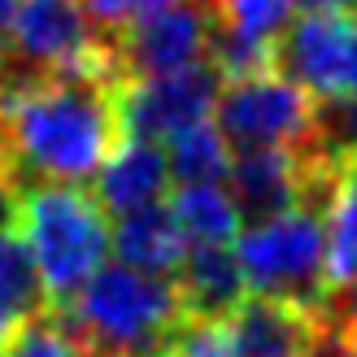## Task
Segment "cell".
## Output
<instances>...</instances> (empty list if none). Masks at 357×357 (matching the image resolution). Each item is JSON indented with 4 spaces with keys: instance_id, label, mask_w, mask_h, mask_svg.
Returning a JSON list of instances; mask_svg holds the SVG:
<instances>
[{
    "instance_id": "6da1fadb",
    "label": "cell",
    "mask_w": 357,
    "mask_h": 357,
    "mask_svg": "<svg viewBox=\"0 0 357 357\" xmlns=\"http://www.w3.org/2000/svg\"><path fill=\"white\" fill-rule=\"evenodd\" d=\"M118 61L31 70L0 57V139L17 174L40 183H87L122 144Z\"/></svg>"
},
{
    "instance_id": "7a4b0ae2",
    "label": "cell",
    "mask_w": 357,
    "mask_h": 357,
    "mask_svg": "<svg viewBox=\"0 0 357 357\" xmlns=\"http://www.w3.org/2000/svg\"><path fill=\"white\" fill-rule=\"evenodd\" d=\"M87 344V353L114 357H162L170 335L188 318L178 283L170 275L135 266H100L70 305L52 310Z\"/></svg>"
},
{
    "instance_id": "3957f363",
    "label": "cell",
    "mask_w": 357,
    "mask_h": 357,
    "mask_svg": "<svg viewBox=\"0 0 357 357\" xmlns=\"http://www.w3.org/2000/svg\"><path fill=\"white\" fill-rule=\"evenodd\" d=\"M17 236L31 248L35 271L44 279L48 310L70 305L114 248V231L105 222V205L79 192L75 183H35L22 188Z\"/></svg>"
},
{
    "instance_id": "277c9868",
    "label": "cell",
    "mask_w": 357,
    "mask_h": 357,
    "mask_svg": "<svg viewBox=\"0 0 357 357\" xmlns=\"http://www.w3.org/2000/svg\"><path fill=\"white\" fill-rule=\"evenodd\" d=\"M236 257L248 292L283 296L310 310H327V209L296 205L275 218H257L236 236Z\"/></svg>"
},
{
    "instance_id": "5b68a950",
    "label": "cell",
    "mask_w": 357,
    "mask_h": 357,
    "mask_svg": "<svg viewBox=\"0 0 357 357\" xmlns=\"http://www.w3.org/2000/svg\"><path fill=\"white\" fill-rule=\"evenodd\" d=\"M218 131L231 149H301L310 139L314 100L305 87L292 83L283 70H257L244 79H227L213 105Z\"/></svg>"
},
{
    "instance_id": "8992f818",
    "label": "cell",
    "mask_w": 357,
    "mask_h": 357,
    "mask_svg": "<svg viewBox=\"0 0 357 357\" xmlns=\"http://www.w3.org/2000/svg\"><path fill=\"white\" fill-rule=\"evenodd\" d=\"M213 35H218V9L213 0H166L162 9L144 13L122 35H114V61L122 79H157L178 75L209 61Z\"/></svg>"
},
{
    "instance_id": "52a82bcc",
    "label": "cell",
    "mask_w": 357,
    "mask_h": 357,
    "mask_svg": "<svg viewBox=\"0 0 357 357\" xmlns=\"http://www.w3.org/2000/svg\"><path fill=\"white\" fill-rule=\"evenodd\" d=\"M222 70L213 61H201L178 75L157 79H122L118 83V127L122 139H149V144H170L196 122H209L213 105L222 96Z\"/></svg>"
},
{
    "instance_id": "ba28073f",
    "label": "cell",
    "mask_w": 357,
    "mask_h": 357,
    "mask_svg": "<svg viewBox=\"0 0 357 357\" xmlns=\"http://www.w3.org/2000/svg\"><path fill=\"white\" fill-rule=\"evenodd\" d=\"M275 70L305 92L357 96V13H301L275 44Z\"/></svg>"
},
{
    "instance_id": "9c48e42d",
    "label": "cell",
    "mask_w": 357,
    "mask_h": 357,
    "mask_svg": "<svg viewBox=\"0 0 357 357\" xmlns=\"http://www.w3.org/2000/svg\"><path fill=\"white\" fill-rule=\"evenodd\" d=\"M5 57L31 70H75L114 61V48L96 35L83 0H22Z\"/></svg>"
},
{
    "instance_id": "30bf717a",
    "label": "cell",
    "mask_w": 357,
    "mask_h": 357,
    "mask_svg": "<svg viewBox=\"0 0 357 357\" xmlns=\"http://www.w3.org/2000/svg\"><path fill=\"white\" fill-rule=\"evenodd\" d=\"M227 331L236 357H323V349L331 344L327 310L261 292H248L227 314Z\"/></svg>"
},
{
    "instance_id": "8fae6325",
    "label": "cell",
    "mask_w": 357,
    "mask_h": 357,
    "mask_svg": "<svg viewBox=\"0 0 357 357\" xmlns=\"http://www.w3.org/2000/svg\"><path fill=\"white\" fill-rule=\"evenodd\" d=\"M170 188V157L162 153V144L149 139H122L114 149V157L100 166L96 178V201L105 205V213H135L149 205H162V196Z\"/></svg>"
},
{
    "instance_id": "7c38bea8",
    "label": "cell",
    "mask_w": 357,
    "mask_h": 357,
    "mask_svg": "<svg viewBox=\"0 0 357 357\" xmlns=\"http://www.w3.org/2000/svg\"><path fill=\"white\" fill-rule=\"evenodd\" d=\"M174 283L183 296V310L201 318H227L248 296L240 257L227 244H188Z\"/></svg>"
},
{
    "instance_id": "4fadbf2b",
    "label": "cell",
    "mask_w": 357,
    "mask_h": 357,
    "mask_svg": "<svg viewBox=\"0 0 357 357\" xmlns=\"http://www.w3.org/2000/svg\"><path fill=\"white\" fill-rule=\"evenodd\" d=\"M114 253L135 266V271H153V275H178L188 253V236L178 227L170 205H149L135 213H122L114 227Z\"/></svg>"
},
{
    "instance_id": "5bb4252c",
    "label": "cell",
    "mask_w": 357,
    "mask_h": 357,
    "mask_svg": "<svg viewBox=\"0 0 357 357\" xmlns=\"http://www.w3.org/2000/svg\"><path fill=\"white\" fill-rule=\"evenodd\" d=\"M170 209L188 244H231L240 236V205L222 183H178Z\"/></svg>"
},
{
    "instance_id": "9a60e30c",
    "label": "cell",
    "mask_w": 357,
    "mask_h": 357,
    "mask_svg": "<svg viewBox=\"0 0 357 357\" xmlns=\"http://www.w3.org/2000/svg\"><path fill=\"white\" fill-rule=\"evenodd\" d=\"M44 310H48V292L40 271H35L31 248L22 244L17 231H0V318L17 323V318H31Z\"/></svg>"
},
{
    "instance_id": "2e32d148",
    "label": "cell",
    "mask_w": 357,
    "mask_h": 357,
    "mask_svg": "<svg viewBox=\"0 0 357 357\" xmlns=\"http://www.w3.org/2000/svg\"><path fill=\"white\" fill-rule=\"evenodd\" d=\"M170 174L178 183H222L231 174V144L218 122H196L166 144Z\"/></svg>"
},
{
    "instance_id": "e0dca14e",
    "label": "cell",
    "mask_w": 357,
    "mask_h": 357,
    "mask_svg": "<svg viewBox=\"0 0 357 357\" xmlns=\"http://www.w3.org/2000/svg\"><path fill=\"white\" fill-rule=\"evenodd\" d=\"M0 357H87V344L52 310H44L5 327Z\"/></svg>"
},
{
    "instance_id": "ac0fdd59",
    "label": "cell",
    "mask_w": 357,
    "mask_h": 357,
    "mask_svg": "<svg viewBox=\"0 0 357 357\" xmlns=\"http://www.w3.org/2000/svg\"><path fill=\"white\" fill-rule=\"evenodd\" d=\"M162 357H236L231 353V331H227V318H201V314H188L178 331L170 335V344Z\"/></svg>"
},
{
    "instance_id": "d6986e66",
    "label": "cell",
    "mask_w": 357,
    "mask_h": 357,
    "mask_svg": "<svg viewBox=\"0 0 357 357\" xmlns=\"http://www.w3.org/2000/svg\"><path fill=\"white\" fill-rule=\"evenodd\" d=\"M166 0H83L87 17H92V26L105 31V40H114V35H122L131 22H139L144 13L162 9Z\"/></svg>"
},
{
    "instance_id": "ffe728a7",
    "label": "cell",
    "mask_w": 357,
    "mask_h": 357,
    "mask_svg": "<svg viewBox=\"0 0 357 357\" xmlns=\"http://www.w3.org/2000/svg\"><path fill=\"white\" fill-rule=\"evenodd\" d=\"M22 174H17L13 157L0 139V231H13L17 227V205H22Z\"/></svg>"
},
{
    "instance_id": "44dd1931",
    "label": "cell",
    "mask_w": 357,
    "mask_h": 357,
    "mask_svg": "<svg viewBox=\"0 0 357 357\" xmlns=\"http://www.w3.org/2000/svg\"><path fill=\"white\" fill-rule=\"evenodd\" d=\"M327 318H331V314H327ZM331 344H335V349H344L349 357H357V310L331 318Z\"/></svg>"
},
{
    "instance_id": "7402d4cb",
    "label": "cell",
    "mask_w": 357,
    "mask_h": 357,
    "mask_svg": "<svg viewBox=\"0 0 357 357\" xmlns=\"http://www.w3.org/2000/svg\"><path fill=\"white\" fill-rule=\"evenodd\" d=\"M17 5H22V0H0V57H5V52H9V44H13Z\"/></svg>"
},
{
    "instance_id": "603a6c76",
    "label": "cell",
    "mask_w": 357,
    "mask_h": 357,
    "mask_svg": "<svg viewBox=\"0 0 357 357\" xmlns=\"http://www.w3.org/2000/svg\"><path fill=\"white\" fill-rule=\"evenodd\" d=\"M310 13H357V0H301Z\"/></svg>"
},
{
    "instance_id": "cb8c5ba5",
    "label": "cell",
    "mask_w": 357,
    "mask_h": 357,
    "mask_svg": "<svg viewBox=\"0 0 357 357\" xmlns=\"http://www.w3.org/2000/svg\"><path fill=\"white\" fill-rule=\"evenodd\" d=\"M323 357H349V353H344V349H335V344H327V349H323Z\"/></svg>"
},
{
    "instance_id": "d4e9b609",
    "label": "cell",
    "mask_w": 357,
    "mask_h": 357,
    "mask_svg": "<svg viewBox=\"0 0 357 357\" xmlns=\"http://www.w3.org/2000/svg\"><path fill=\"white\" fill-rule=\"evenodd\" d=\"M87 357H114V353H87Z\"/></svg>"
},
{
    "instance_id": "484cf974",
    "label": "cell",
    "mask_w": 357,
    "mask_h": 357,
    "mask_svg": "<svg viewBox=\"0 0 357 357\" xmlns=\"http://www.w3.org/2000/svg\"><path fill=\"white\" fill-rule=\"evenodd\" d=\"M5 327H9V323H5V318H0V335H5Z\"/></svg>"
}]
</instances>
